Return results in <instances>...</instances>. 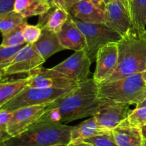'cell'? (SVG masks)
<instances>
[{"instance_id": "f546056e", "label": "cell", "mask_w": 146, "mask_h": 146, "mask_svg": "<svg viewBox=\"0 0 146 146\" xmlns=\"http://www.w3.org/2000/svg\"><path fill=\"white\" fill-rule=\"evenodd\" d=\"M16 0H0V18L14 11Z\"/></svg>"}, {"instance_id": "2e32d148", "label": "cell", "mask_w": 146, "mask_h": 146, "mask_svg": "<svg viewBox=\"0 0 146 146\" xmlns=\"http://www.w3.org/2000/svg\"><path fill=\"white\" fill-rule=\"evenodd\" d=\"M70 15L92 24H106L105 12L96 7L89 0H81L71 8Z\"/></svg>"}, {"instance_id": "44dd1931", "label": "cell", "mask_w": 146, "mask_h": 146, "mask_svg": "<svg viewBox=\"0 0 146 146\" xmlns=\"http://www.w3.org/2000/svg\"><path fill=\"white\" fill-rule=\"evenodd\" d=\"M28 77L0 82V109L28 85Z\"/></svg>"}, {"instance_id": "d4e9b609", "label": "cell", "mask_w": 146, "mask_h": 146, "mask_svg": "<svg viewBox=\"0 0 146 146\" xmlns=\"http://www.w3.org/2000/svg\"><path fill=\"white\" fill-rule=\"evenodd\" d=\"M26 44L15 47H2L0 45V80L4 69L11 63L15 54Z\"/></svg>"}, {"instance_id": "603a6c76", "label": "cell", "mask_w": 146, "mask_h": 146, "mask_svg": "<svg viewBox=\"0 0 146 146\" xmlns=\"http://www.w3.org/2000/svg\"><path fill=\"white\" fill-rule=\"evenodd\" d=\"M27 22V18L13 11L0 18V33L1 35L7 34Z\"/></svg>"}, {"instance_id": "484cf974", "label": "cell", "mask_w": 146, "mask_h": 146, "mask_svg": "<svg viewBox=\"0 0 146 146\" xmlns=\"http://www.w3.org/2000/svg\"><path fill=\"white\" fill-rule=\"evenodd\" d=\"M125 121L129 125L142 128L146 125V107L135 108L128 112Z\"/></svg>"}, {"instance_id": "e0dca14e", "label": "cell", "mask_w": 146, "mask_h": 146, "mask_svg": "<svg viewBox=\"0 0 146 146\" xmlns=\"http://www.w3.org/2000/svg\"><path fill=\"white\" fill-rule=\"evenodd\" d=\"M32 46L36 52L46 61L56 53L65 50L61 44L57 34L46 29H42L39 39Z\"/></svg>"}, {"instance_id": "7a4b0ae2", "label": "cell", "mask_w": 146, "mask_h": 146, "mask_svg": "<svg viewBox=\"0 0 146 146\" xmlns=\"http://www.w3.org/2000/svg\"><path fill=\"white\" fill-rule=\"evenodd\" d=\"M118 45V66L107 81L146 72V29L132 28L122 36Z\"/></svg>"}, {"instance_id": "8d00e7d4", "label": "cell", "mask_w": 146, "mask_h": 146, "mask_svg": "<svg viewBox=\"0 0 146 146\" xmlns=\"http://www.w3.org/2000/svg\"><path fill=\"white\" fill-rule=\"evenodd\" d=\"M104 1H105L106 4V5H107V4H108L110 2H111V0H104Z\"/></svg>"}, {"instance_id": "f1b7e54d", "label": "cell", "mask_w": 146, "mask_h": 146, "mask_svg": "<svg viewBox=\"0 0 146 146\" xmlns=\"http://www.w3.org/2000/svg\"><path fill=\"white\" fill-rule=\"evenodd\" d=\"M11 112L0 110V143H5L11 138L7 130V123Z\"/></svg>"}, {"instance_id": "ba28073f", "label": "cell", "mask_w": 146, "mask_h": 146, "mask_svg": "<svg viewBox=\"0 0 146 146\" xmlns=\"http://www.w3.org/2000/svg\"><path fill=\"white\" fill-rule=\"evenodd\" d=\"M45 62L34 50L32 44H27L15 54L11 63L4 69L1 78L24 73L29 74L42 67Z\"/></svg>"}, {"instance_id": "5bb4252c", "label": "cell", "mask_w": 146, "mask_h": 146, "mask_svg": "<svg viewBox=\"0 0 146 146\" xmlns=\"http://www.w3.org/2000/svg\"><path fill=\"white\" fill-rule=\"evenodd\" d=\"M57 35L61 44L65 50L76 52L85 50L86 47L84 36L71 19L70 15L68 19Z\"/></svg>"}, {"instance_id": "d6986e66", "label": "cell", "mask_w": 146, "mask_h": 146, "mask_svg": "<svg viewBox=\"0 0 146 146\" xmlns=\"http://www.w3.org/2000/svg\"><path fill=\"white\" fill-rule=\"evenodd\" d=\"M110 131L101 127L94 116L74 126L71 133V142L84 141L86 139Z\"/></svg>"}, {"instance_id": "6da1fadb", "label": "cell", "mask_w": 146, "mask_h": 146, "mask_svg": "<svg viewBox=\"0 0 146 146\" xmlns=\"http://www.w3.org/2000/svg\"><path fill=\"white\" fill-rule=\"evenodd\" d=\"M102 102L98 97V84L88 79L47 106L39 120L64 124L92 117Z\"/></svg>"}, {"instance_id": "74e56055", "label": "cell", "mask_w": 146, "mask_h": 146, "mask_svg": "<svg viewBox=\"0 0 146 146\" xmlns=\"http://www.w3.org/2000/svg\"><path fill=\"white\" fill-rule=\"evenodd\" d=\"M53 146H67V145L61 144V145H53Z\"/></svg>"}, {"instance_id": "d590c367", "label": "cell", "mask_w": 146, "mask_h": 146, "mask_svg": "<svg viewBox=\"0 0 146 146\" xmlns=\"http://www.w3.org/2000/svg\"><path fill=\"white\" fill-rule=\"evenodd\" d=\"M143 77L144 80H145V82H146V72L143 73Z\"/></svg>"}, {"instance_id": "1f68e13d", "label": "cell", "mask_w": 146, "mask_h": 146, "mask_svg": "<svg viewBox=\"0 0 146 146\" xmlns=\"http://www.w3.org/2000/svg\"><path fill=\"white\" fill-rule=\"evenodd\" d=\"M96 7L99 9L100 10L106 12V4L104 0H89Z\"/></svg>"}, {"instance_id": "f35d334b", "label": "cell", "mask_w": 146, "mask_h": 146, "mask_svg": "<svg viewBox=\"0 0 146 146\" xmlns=\"http://www.w3.org/2000/svg\"><path fill=\"white\" fill-rule=\"evenodd\" d=\"M48 1H49V2H50V3H51H51H52L53 0H48Z\"/></svg>"}, {"instance_id": "4316f807", "label": "cell", "mask_w": 146, "mask_h": 146, "mask_svg": "<svg viewBox=\"0 0 146 146\" xmlns=\"http://www.w3.org/2000/svg\"><path fill=\"white\" fill-rule=\"evenodd\" d=\"M21 32L26 43L33 44L39 39L42 32V29L37 24L32 25L27 22L22 25Z\"/></svg>"}, {"instance_id": "5b68a950", "label": "cell", "mask_w": 146, "mask_h": 146, "mask_svg": "<svg viewBox=\"0 0 146 146\" xmlns=\"http://www.w3.org/2000/svg\"><path fill=\"white\" fill-rule=\"evenodd\" d=\"M86 40L85 50L91 62L96 61V54L103 46L111 42H118L122 35L114 31L106 24H92L81 21L70 15Z\"/></svg>"}, {"instance_id": "3957f363", "label": "cell", "mask_w": 146, "mask_h": 146, "mask_svg": "<svg viewBox=\"0 0 146 146\" xmlns=\"http://www.w3.org/2000/svg\"><path fill=\"white\" fill-rule=\"evenodd\" d=\"M74 126L39 120L19 135L6 142L7 146H53L68 145Z\"/></svg>"}, {"instance_id": "4fadbf2b", "label": "cell", "mask_w": 146, "mask_h": 146, "mask_svg": "<svg viewBox=\"0 0 146 146\" xmlns=\"http://www.w3.org/2000/svg\"><path fill=\"white\" fill-rule=\"evenodd\" d=\"M28 78L27 86L31 87L73 89L78 84V82L66 78L62 74L51 68H43L42 67L29 73Z\"/></svg>"}, {"instance_id": "ab89813d", "label": "cell", "mask_w": 146, "mask_h": 146, "mask_svg": "<svg viewBox=\"0 0 146 146\" xmlns=\"http://www.w3.org/2000/svg\"><path fill=\"white\" fill-rule=\"evenodd\" d=\"M145 146H146V143H145Z\"/></svg>"}, {"instance_id": "30bf717a", "label": "cell", "mask_w": 146, "mask_h": 146, "mask_svg": "<svg viewBox=\"0 0 146 146\" xmlns=\"http://www.w3.org/2000/svg\"><path fill=\"white\" fill-rule=\"evenodd\" d=\"M130 105L127 103L103 100L94 117L101 127L111 131L126 120Z\"/></svg>"}, {"instance_id": "cb8c5ba5", "label": "cell", "mask_w": 146, "mask_h": 146, "mask_svg": "<svg viewBox=\"0 0 146 146\" xmlns=\"http://www.w3.org/2000/svg\"><path fill=\"white\" fill-rule=\"evenodd\" d=\"M22 25L17 27L7 34H2V41L0 45L2 47H15L27 44L21 32Z\"/></svg>"}, {"instance_id": "277c9868", "label": "cell", "mask_w": 146, "mask_h": 146, "mask_svg": "<svg viewBox=\"0 0 146 146\" xmlns=\"http://www.w3.org/2000/svg\"><path fill=\"white\" fill-rule=\"evenodd\" d=\"M98 97L101 100L139 104L146 97V82L143 73L100 83Z\"/></svg>"}, {"instance_id": "7402d4cb", "label": "cell", "mask_w": 146, "mask_h": 146, "mask_svg": "<svg viewBox=\"0 0 146 146\" xmlns=\"http://www.w3.org/2000/svg\"><path fill=\"white\" fill-rule=\"evenodd\" d=\"M133 28L146 29V0H129Z\"/></svg>"}, {"instance_id": "7c38bea8", "label": "cell", "mask_w": 146, "mask_h": 146, "mask_svg": "<svg viewBox=\"0 0 146 146\" xmlns=\"http://www.w3.org/2000/svg\"><path fill=\"white\" fill-rule=\"evenodd\" d=\"M105 14L106 24L122 36L133 28L129 0H111Z\"/></svg>"}, {"instance_id": "8fae6325", "label": "cell", "mask_w": 146, "mask_h": 146, "mask_svg": "<svg viewBox=\"0 0 146 146\" xmlns=\"http://www.w3.org/2000/svg\"><path fill=\"white\" fill-rule=\"evenodd\" d=\"M118 63V42H111L99 49L96 57L94 79L97 84L107 81L115 72Z\"/></svg>"}, {"instance_id": "83f0119b", "label": "cell", "mask_w": 146, "mask_h": 146, "mask_svg": "<svg viewBox=\"0 0 146 146\" xmlns=\"http://www.w3.org/2000/svg\"><path fill=\"white\" fill-rule=\"evenodd\" d=\"M84 141L93 146H118L111 131L89 137Z\"/></svg>"}, {"instance_id": "8992f818", "label": "cell", "mask_w": 146, "mask_h": 146, "mask_svg": "<svg viewBox=\"0 0 146 146\" xmlns=\"http://www.w3.org/2000/svg\"><path fill=\"white\" fill-rule=\"evenodd\" d=\"M73 89L38 88L27 86L0 110L13 112L22 107L52 103Z\"/></svg>"}, {"instance_id": "ac0fdd59", "label": "cell", "mask_w": 146, "mask_h": 146, "mask_svg": "<svg viewBox=\"0 0 146 146\" xmlns=\"http://www.w3.org/2000/svg\"><path fill=\"white\" fill-rule=\"evenodd\" d=\"M69 13L64 9L51 6L46 13L39 16L37 25L41 29L58 34L69 18Z\"/></svg>"}, {"instance_id": "4dcf8cb0", "label": "cell", "mask_w": 146, "mask_h": 146, "mask_svg": "<svg viewBox=\"0 0 146 146\" xmlns=\"http://www.w3.org/2000/svg\"><path fill=\"white\" fill-rule=\"evenodd\" d=\"M81 0H53L51 6L64 9L68 13L73 7Z\"/></svg>"}, {"instance_id": "836d02e7", "label": "cell", "mask_w": 146, "mask_h": 146, "mask_svg": "<svg viewBox=\"0 0 146 146\" xmlns=\"http://www.w3.org/2000/svg\"><path fill=\"white\" fill-rule=\"evenodd\" d=\"M146 107V97L141 102L139 103V104L135 105V108H140V107Z\"/></svg>"}, {"instance_id": "e575fe53", "label": "cell", "mask_w": 146, "mask_h": 146, "mask_svg": "<svg viewBox=\"0 0 146 146\" xmlns=\"http://www.w3.org/2000/svg\"><path fill=\"white\" fill-rule=\"evenodd\" d=\"M141 130H142L143 135V137L144 139H145V141L146 143V125L144 126V127H143L142 128H141Z\"/></svg>"}, {"instance_id": "ffe728a7", "label": "cell", "mask_w": 146, "mask_h": 146, "mask_svg": "<svg viewBox=\"0 0 146 146\" xmlns=\"http://www.w3.org/2000/svg\"><path fill=\"white\" fill-rule=\"evenodd\" d=\"M51 8L48 0H16L14 11L25 18L40 16Z\"/></svg>"}, {"instance_id": "9c48e42d", "label": "cell", "mask_w": 146, "mask_h": 146, "mask_svg": "<svg viewBox=\"0 0 146 146\" xmlns=\"http://www.w3.org/2000/svg\"><path fill=\"white\" fill-rule=\"evenodd\" d=\"M51 103L22 107L11 112L7 123V130L12 137L25 132L30 126L38 121L45 113L47 106Z\"/></svg>"}, {"instance_id": "9a60e30c", "label": "cell", "mask_w": 146, "mask_h": 146, "mask_svg": "<svg viewBox=\"0 0 146 146\" xmlns=\"http://www.w3.org/2000/svg\"><path fill=\"white\" fill-rule=\"evenodd\" d=\"M118 146H145L142 130L124 121L111 130Z\"/></svg>"}, {"instance_id": "d6a6232c", "label": "cell", "mask_w": 146, "mask_h": 146, "mask_svg": "<svg viewBox=\"0 0 146 146\" xmlns=\"http://www.w3.org/2000/svg\"><path fill=\"white\" fill-rule=\"evenodd\" d=\"M67 146H93L88 143L84 141H78V142H71L69 143Z\"/></svg>"}, {"instance_id": "52a82bcc", "label": "cell", "mask_w": 146, "mask_h": 146, "mask_svg": "<svg viewBox=\"0 0 146 146\" xmlns=\"http://www.w3.org/2000/svg\"><path fill=\"white\" fill-rule=\"evenodd\" d=\"M91 60L85 50L76 51L66 60L51 67L53 70L76 82H81L88 80L90 74Z\"/></svg>"}]
</instances>
